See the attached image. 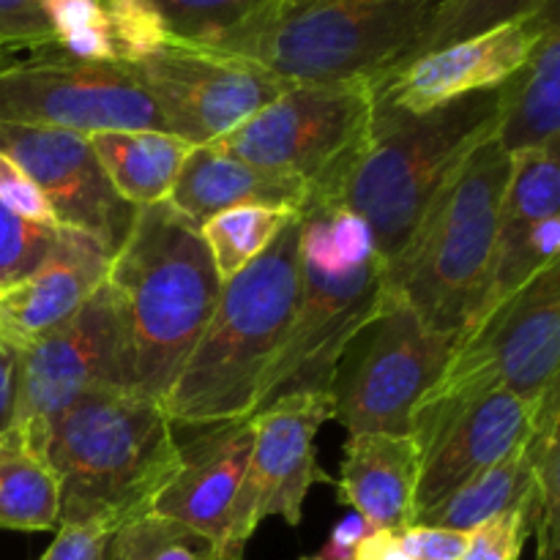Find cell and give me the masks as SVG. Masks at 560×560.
Instances as JSON below:
<instances>
[{"instance_id": "cell-1", "label": "cell", "mask_w": 560, "mask_h": 560, "mask_svg": "<svg viewBox=\"0 0 560 560\" xmlns=\"http://www.w3.org/2000/svg\"><path fill=\"white\" fill-rule=\"evenodd\" d=\"M495 126L498 88L427 113H405L372 96L361 140L306 197L353 211L388 266L454 170L495 135Z\"/></svg>"}, {"instance_id": "cell-2", "label": "cell", "mask_w": 560, "mask_h": 560, "mask_svg": "<svg viewBox=\"0 0 560 560\" xmlns=\"http://www.w3.org/2000/svg\"><path fill=\"white\" fill-rule=\"evenodd\" d=\"M104 284L118 323L126 392L162 402L222 295L200 228L167 200L137 208Z\"/></svg>"}, {"instance_id": "cell-3", "label": "cell", "mask_w": 560, "mask_h": 560, "mask_svg": "<svg viewBox=\"0 0 560 560\" xmlns=\"http://www.w3.org/2000/svg\"><path fill=\"white\" fill-rule=\"evenodd\" d=\"M301 213L257 260L222 284L211 320L164 394V413L175 427L249 419L268 372L293 331L301 279Z\"/></svg>"}, {"instance_id": "cell-4", "label": "cell", "mask_w": 560, "mask_h": 560, "mask_svg": "<svg viewBox=\"0 0 560 560\" xmlns=\"http://www.w3.org/2000/svg\"><path fill=\"white\" fill-rule=\"evenodd\" d=\"M299 213L301 279L293 331L268 372L255 413L293 394H331L345 353L388 299L386 260L353 211L306 197Z\"/></svg>"}, {"instance_id": "cell-5", "label": "cell", "mask_w": 560, "mask_h": 560, "mask_svg": "<svg viewBox=\"0 0 560 560\" xmlns=\"http://www.w3.org/2000/svg\"><path fill=\"white\" fill-rule=\"evenodd\" d=\"M44 454L58 479V528H124L151 514L153 498L180 468V443L164 405L124 388H98L66 408Z\"/></svg>"}, {"instance_id": "cell-6", "label": "cell", "mask_w": 560, "mask_h": 560, "mask_svg": "<svg viewBox=\"0 0 560 560\" xmlns=\"http://www.w3.org/2000/svg\"><path fill=\"white\" fill-rule=\"evenodd\" d=\"M441 0H260L202 47L288 82H375L397 69Z\"/></svg>"}, {"instance_id": "cell-7", "label": "cell", "mask_w": 560, "mask_h": 560, "mask_svg": "<svg viewBox=\"0 0 560 560\" xmlns=\"http://www.w3.org/2000/svg\"><path fill=\"white\" fill-rule=\"evenodd\" d=\"M509 173L512 156L492 135L454 170L386 266L388 293H397L430 328L459 337L479 312Z\"/></svg>"}, {"instance_id": "cell-8", "label": "cell", "mask_w": 560, "mask_h": 560, "mask_svg": "<svg viewBox=\"0 0 560 560\" xmlns=\"http://www.w3.org/2000/svg\"><path fill=\"white\" fill-rule=\"evenodd\" d=\"M558 366L560 262L556 260L459 334L446 370L416 410L495 388L541 410L558 392Z\"/></svg>"}, {"instance_id": "cell-9", "label": "cell", "mask_w": 560, "mask_h": 560, "mask_svg": "<svg viewBox=\"0 0 560 560\" xmlns=\"http://www.w3.org/2000/svg\"><path fill=\"white\" fill-rule=\"evenodd\" d=\"M0 126L77 135L164 131L151 93L129 63L82 60L58 44L0 52Z\"/></svg>"}, {"instance_id": "cell-10", "label": "cell", "mask_w": 560, "mask_h": 560, "mask_svg": "<svg viewBox=\"0 0 560 560\" xmlns=\"http://www.w3.org/2000/svg\"><path fill=\"white\" fill-rule=\"evenodd\" d=\"M457 334L430 328L397 293L350 345L334 377V421L350 432L413 435L424 394L446 370Z\"/></svg>"}, {"instance_id": "cell-11", "label": "cell", "mask_w": 560, "mask_h": 560, "mask_svg": "<svg viewBox=\"0 0 560 560\" xmlns=\"http://www.w3.org/2000/svg\"><path fill=\"white\" fill-rule=\"evenodd\" d=\"M370 113V82H290L273 102L208 145L315 186L353 151Z\"/></svg>"}, {"instance_id": "cell-12", "label": "cell", "mask_w": 560, "mask_h": 560, "mask_svg": "<svg viewBox=\"0 0 560 560\" xmlns=\"http://www.w3.org/2000/svg\"><path fill=\"white\" fill-rule=\"evenodd\" d=\"M107 282V279H104ZM98 388H124V350L107 284L80 312L16 353L14 408L5 430L47 457V441L66 408Z\"/></svg>"}, {"instance_id": "cell-13", "label": "cell", "mask_w": 560, "mask_h": 560, "mask_svg": "<svg viewBox=\"0 0 560 560\" xmlns=\"http://www.w3.org/2000/svg\"><path fill=\"white\" fill-rule=\"evenodd\" d=\"M129 66L151 93L164 131L191 148L233 131L290 85L255 60L178 38Z\"/></svg>"}, {"instance_id": "cell-14", "label": "cell", "mask_w": 560, "mask_h": 560, "mask_svg": "<svg viewBox=\"0 0 560 560\" xmlns=\"http://www.w3.org/2000/svg\"><path fill=\"white\" fill-rule=\"evenodd\" d=\"M249 419V463L219 560H244L246 545L266 517H282L288 525L304 520L306 492L323 479L315 463V435L334 419V397L293 394Z\"/></svg>"}, {"instance_id": "cell-15", "label": "cell", "mask_w": 560, "mask_h": 560, "mask_svg": "<svg viewBox=\"0 0 560 560\" xmlns=\"http://www.w3.org/2000/svg\"><path fill=\"white\" fill-rule=\"evenodd\" d=\"M536 419L539 410L501 388L416 410L413 438L421 452L416 517L528 446Z\"/></svg>"}, {"instance_id": "cell-16", "label": "cell", "mask_w": 560, "mask_h": 560, "mask_svg": "<svg viewBox=\"0 0 560 560\" xmlns=\"http://www.w3.org/2000/svg\"><path fill=\"white\" fill-rule=\"evenodd\" d=\"M0 153L20 164L55 213V224L91 235L113 257L137 208L113 189L85 135L0 126Z\"/></svg>"}, {"instance_id": "cell-17", "label": "cell", "mask_w": 560, "mask_h": 560, "mask_svg": "<svg viewBox=\"0 0 560 560\" xmlns=\"http://www.w3.org/2000/svg\"><path fill=\"white\" fill-rule=\"evenodd\" d=\"M560 22V0H550L536 14L495 27L490 33L435 49L408 66L370 82L372 96L405 113H427L452 98L501 88Z\"/></svg>"}, {"instance_id": "cell-18", "label": "cell", "mask_w": 560, "mask_h": 560, "mask_svg": "<svg viewBox=\"0 0 560 560\" xmlns=\"http://www.w3.org/2000/svg\"><path fill=\"white\" fill-rule=\"evenodd\" d=\"M109 260L91 235L58 228L44 260L0 290V342L20 353L69 323L104 284Z\"/></svg>"}, {"instance_id": "cell-19", "label": "cell", "mask_w": 560, "mask_h": 560, "mask_svg": "<svg viewBox=\"0 0 560 560\" xmlns=\"http://www.w3.org/2000/svg\"><path fill=\"white\" fill-rule=\"evenodd\" d=\"M180 443V468L153 498L151 514L186 525L213 541L222 558L235 498L252 452V419L200 427Z\"/></svg>"}, {"instance_id": "cell-20", "label": "cell", "mask_w": 560, "mask_h": 560, "mask_svg": "<svg viewBox=\"0 0 560 560\" xmlns=\"http://www.w3.org/2000/svg\"><path fill=\"white\" fill-rule=\"evenodd\" d=\"M421 452L413 435L350 432L339 463V495L372 530L416 523Z\"/></svg>"}, {"instance_id": "cell-21", "label": "cell", "mask_w": 560, "mask_h": 560, "mask_svg": "<svg viewBox=\"0 0 560 560\" xmlns=\"http://www.w3.org/2000/svg\"><path fill=\"white\" fill-rule=\"evenodd\" d=\"M306 195L310 186L304 180L268 173L219 151L217 145H197L180 164L167 202L200 228L206 219L235 206L301 211Z\"/></svg>"}, {"instance_id": "cell-22", "label": "cell", "mask_w": 560, "mask_h": 560, "mask_svg": "<svg viewBox=\"0 0 560 560\" xmlns=\"http://www.w3.org/2000/svg\"><path fill=\"white\" fill-rule=\"evenodd\" d=\"M495 140L509 156L560 145V22L498 88Z\"/></svg>"}, {"instance_id": "cell-23", "label": "cell", "mask_w": 560, "mask_h": 560, "mask_svg": "<svg viewBox=\"0 0 560 560\" xmlns=\"http://www.w3.org/2000/svg\"><path fill=\"white\" fill-rule=\"evenodd\" d=\"M88 142L118 197L135 208L167 200L191 151L180 137L153 129L96 131Z\"/></svg>"}, {"instance_id": "cell-24", "label": "cell", "mask_w": 560, "mask_h": 560, "mask_svg": "<svg viewBox=\"0 0 560 560\" xmlns=\"http://www.w3.org/2000/svg\"><path fill=\"white\" fill-rule=\"evenodd\" d=\"M536 492V476H534V457L530 448H520V452L509 454L506 459L495 463L492 468L481 470L470 481L443 498L438 506L427 509L416 517L413 525H432V528H448L470 534L487 520L498 517L506 509L517 506L523 498Z\"/></svg>"}, {"instance_id": "cell-25", "label": "cell", "mask_w": 560, "mask_h": 560, "mask_svg": "<svg viewBox=\"0 0 560 560\" xmlns=\"http://www.w3.org/2000/svg\"><path fill=\"white\" fill-rule=\"evenodd\" d=\"M60 492L47 457L0 435V530H58Z\"/></svg>"}, {"instance_id": "cell-26", "label": "cell", "mask_w": 560, "mask_h": 560, "mask_svg": "<svg viewBox=\"0 0 560 560\" xmlns=\"http://www.w3.org/2000/svg\"><path fill=\"white\" fill-rule=\"evenodd\" d=\"M295 213L290 208L235 206L206 219L200 235L222 284L257 260Z\"/></svg>"}, {"instance_id": "cell-27", "label": "cell", "mask_w": 560, "mask_h": 560, "mask_svg": "<svg viewBox=\"0 0 560 560\" xmlns=\"http://www.w3.org/2000/svg\"><path fill=\"white\" fill-rule=\"evenodd\" d=\"M560 145L512 156L506 189H503L501 213H498L495 241H506L534 228L541 219L560 213Z\"/></svg>"}, {"instance_id": "cell-28", "label": "cell", "mask_w": 560, "mask_h": 560, "mask_svg": "<svg viewBox=\"0 0 560 560\" xmlns=\"http://www.w3.org/2000/svg\"><path fill=\"white\" fill-rule=\"evenodd\" d=\"M550 0H441L432 9L430 20H427L421 36L416 38L408 58L399 66H408L410 60L424 58L435 49L468 42V38L481 36V33H490L495 27L509 25V22L536 14Z\"/></svg>"}, {"instance_id": "cell-29", "label": "cell", "mask_w": 560, "mask_h": 560, "mask_svg": "<svg viewBox=\"0 0 560 560\" xmlns=\"http://www.w3.org/2000/svg\"><path fill=\"white\" fill-rule=\"evenodd\" d=\"M60 49L82 60L118 63L104 0H38Z\"/></svg>"}, {"instance_id": "cell-30", "label": "cell", "mask_w": 560, "mask_h": 560, "mask_svg": "<svg viewBox=\"0 0 560 560\" xmlns=\"http://www.w3.org/2000/svg\"><path fill=\"white\" fill-rule=\"evenodd\" d=\"M115 534L131 552V560H219L211 539L156 514L131 520Z\"/></svg>"}, {"instance_id": "cell-31", "label": "cell", "mask_w": 560, "mask_h": 560, "mask_svg": "<svg viewBox=\"0 0 560 560\" xmlns=\"http://www.w3.org/2000/svg\"><path fill=\"white\" fill-rule=\"evenodd\" d=\"M104 5L118 63H137L173 38L153 0H104Z\"/></svg>"}, {"instance_id": "cell-32", "label": "cell", "mask_w": 560, "mask_h": 560, "mask_svg": "<svg viewBox=\"0 0 560 560\" xmlns=\"http://www.w3.org/2000/svg\"><path fill=\"white\" fill-rule=\"evenodd\" d=\"M58 228L20 217L0 202V290L27 277L52 246Z\"/></svg>"}, {"instance_id": "cell-33", "label": "cell", "mask_w": 560, "mask_h": 560, "mask_svg": "<svg viewBox=\"0 0 560 560\" xmlns=\"http://www.w3.org/2000/svg\"><path fill=\"white\" fill-rule=\"evenodd\" d=\"M260 0H153L170 36L178 42L202 44L219 31L238 22Z\"/></svg>"}, {"instance_id": "cell-34", "label": "cell", "mask_w": 560, "mask_h": 560, "mask_svg": "<svg viewBox=\"0 0 560 560\" xmlns=\"http://www.w3.org/2000/svg\"><path fill=\"white\" fill-rule=\"evenodd\" d=\"M536 514H539V503H536L534 492V495L523 498L517 506L506 509L503 514L470 530L468 547L459 560H520L525 539L534 534Z\"/></svg>"}, {"instance_id": "cell-35", "label": "cell", "mask_w": 560, "mask_h": 560, "mask_svg": "<svg viewBox=\"0 0 560 560\" xmlns=\"http://www.w3.org/2000/svg\"><path fill=\"white\" fill-rule=\"evenodd\" d=\"M55 44L52 27L38 0H0V47L27 49Z\"/></svg>"}, {"instance_id": "cell-36", "label": "cell", "mask_w": 560, "mask_h": 560, "mask_svg": "<svg viewBox=\"0 0 560 560\" xmlns=\"http://www.w3.org/2000/svg\"><path fill=\"white\" fill-rule=\"evenodd\" d=\"M0 202L5 208H11L20 217L31 219L38 224H55V213L49 208V202L44 200V195L38 191V186L33 184L25 175V170L16 162H11L5 153H0Z\"/></svg>"}, {"instance_id": "cell-37", "label": "cell", "mask_w": 560, "mask_h": 560, "mask_svg": "<svg viewBox=\"0 0 560 560\" xmlns=\"http://www.w3.org/2000/svg\"><path fill=\"white\" fill-rule=\"evenodd\" d=\"M113 536V528L98 523L60 525L55 541L38 560H104Z\"/></svg>"}, {"instance_id": "cell-38", "label": "cell", "mask_w": 560, "mask_h": 560, "mask_svg": "<svg viewBox=\"0 0 560 560\" xmlns=\"http://www.w3.org/2000/svg\"><path fill=\"white\" fill-rule=\"evenodd\" d=\"M405 552L413 560H459L468 547V534L432 525H410L397 530Z\"/></svg>"}, {"instance_id": "cell-39", "label": "cell", "mask_w": 560, "mask_h": 560, "mask_svg": "<svg viewBox=\"0 0 560 560\" xmlns=\"http://www.w3.org/2000/svg\"><path fill=\"white\" fill-rule=\"evenodd\" d=\"M366 534H372V528L353 512L345 520H339L337 528L331 530L326 545H323L315 556H306L301 560H353L355 547L361 545V539H364Z\"/></svg>"}, {"instance_id": "cell-40", "label": "cell", "mask_w": 560, "mask_h": 560, "mask_svg": "<svg viewBox=\"0 0 560 560\" xmlns=\"http://www.w3.org/2000/svg\"><path fill=\"white\" fill-rule=\"evenodd\" d=\"M353 560H413L405 552L397 530H372L355 547Z\"/></svg>"}, {"instance_id": "cell-41", "label": "cell", "mask_w": 560, "mask_h": 560, "mask_svg": "<svg viewBox=\"0 0 560 560\" xmlns=\"http://www.w3.org/2000/svg\"><path fill=\"white\" fill-rule=\"evenodd\" d=\"M14 381H16V353L0 342V435L11 421L14 408Z\"/></svg>"}, {"instance_id": "cell-42", "label": "cell", "mask_w": 560, "mask_h": 560, "mask_svg": "<svg viewBox=\"0 0 560 560\" xmlns=\"http://www.w3.org/2000/svg\"><path fill=\"white\" fill-rule=\"evenodd\" d=\"M536 536H539V556H536V560H558V525L536 528Z\"/></svg>"}, {"instance_id": "cell-43", "label": "cell", "mask_w": 560, "mask_h": 560, "mask_svg": "<svg viewBox=\"0 0 560 560\" xmlns=\"http://www.w3.org/2000/svg\"><path fill=\"white\" fill-rule=\"evenodd\" d=\"M104 560H131V552L126 550V545L118 539V534H115L113 539H109L107 552H104Z\"/></svg>"}, {"instance_id": "cell-44", "label": "cell", "mask_w": 560, "mask_h": 560, "mask_svg": "<svg viewBox=\"0 0 560 560\" xmlns=\"http://www.w3.org/2000/svg\"><path fill=\"white\" fill-rule=\"evenodd\" d=\"M0 52H3V47H0Z\"/></svg>"}]
</instances>
